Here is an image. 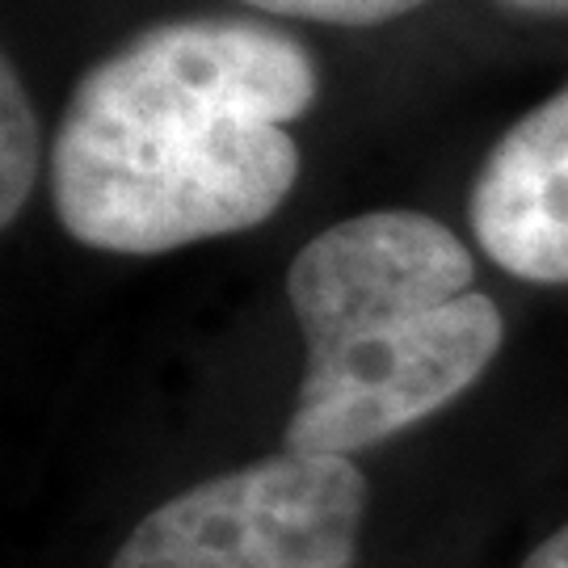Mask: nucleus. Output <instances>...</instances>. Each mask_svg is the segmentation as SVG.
<instances>
[{
    "mask_svg": "<svg viewBox=\"0 0 568 568\" xmlns=\"http://www.w3.org/2000/svg\"><path fill=\"white\" fill-rule=\"evenodd\" d=\"M471 232L530 283H568V84L514 122L471 185Z\"/></svg>",
    "mask_w": 568,
    "mask_h": 568,
    "instance_id": "20e7f679",
    "label": "nucleus"
},
{
    "mask_svg": "<svg viewBox=\"0 0 568 568\" xmlns=\"http://www.w3.org/2000/svg\"><path fill=\"white\" fill-rule=\"evenodd\" d=\"M467 244L417 211H371L300 248L286 300L307 366L283 450L358 455L464 396L506 325Z\"/></svg>",
    "mask_w": 568,
    "mask_h": 568,
    "instance_id": "f03ea898",
    "label": "nucleus"
},
{
    "mask_svg": "<svg viewBox=\"0 0 568 568\" xmlns=\"http://www.w3.org/2000/svg\"><path fill=\"white\" fill-rule=\"evenodd\" d=\"M316 102L300 42L236 18L169 21L84 72L51 148L60 224L105 253H169L265 224Z\"/></svg>",
    "mask_w": 568,
    "mask_h": 568,
    "instance_id": "f257e3e1",
    "label": "nucleus"
},
{
    "mask_svg": "<svg viewBox=\"0 0 568 568\" xmlns=\"http://www.w3.org/2000/svg\"><path fill=\"white\" fill-rule=\"evenodd\" d=\"M244 4L278 18L325 21V26H379V21L405 18L426 0H244Z\"/></svg>",
    "mask_w": 568,
    "mask_h": 568,
    "instance_id": "423d86ee",
    "label": "nucleus"
},
{
    "mask_svg": "<svg viewBox=\"0 0 568 568\" xmlns=\"http://www.w3.org/2000/svg\"><path fill=\"white\" fill-rule=\"evenodd\" d=\"M509 9H527V13H568V0H501Z\"/></svg>",
    "mask_w": 568,
    "mask_h": 568,
    "instance_id": "6e6552de",
    "label": "nucleus"
},
{
    "mask_svg": "<svg viewBox=\"0 0 568 568\" xmlns=\"http://www.w3.org/2000/svg\"><path fill=\"white\" fill-rule=\"evenodd\" d=\"M0 89H4V98H0V105H4V122H0V143H4V156H0V164H4L0 169V178H4V185H0V220L13 224L26 199H30V190H34L42 140L30 98H26L18 72L9 63L0 72Z\"/></svg>",
    "mask_w": 568,
    "mask_h": 568,
    "instance_id": "39448f33",
    "label": "nucleus"
},
{
    "mask_svg": "<svg viewBox=\"0 0 568 568\" xmlns=\"http://www.w3.org/2000/svg\"><path fill=\"white\" fill-rule=\"evenodd\" d=\"M523 568H568V523L530 551L527 560H523Z\"/></svg>",
    "mask_w": 568,
    "mask_h": 568,
    "instance_id": "0eeeda50",
    "label": "nucleus"
},
{
    "mask_svg": "<svg viewBox=\"0 0 568 568\" xmlns=\"http://www.w3.org/2000/svg\"><path fill=\"white\" fill-rule=\"evenodd\" d=\"M366 514L342 455L278 450L156 506L110 568H349Z\"/></svg>",
    "mask_w": 568,
    "mask_h": 568,
    "instance_id": "7ed1b4c3",
    "label": "nucleus"
}]
</instances>
